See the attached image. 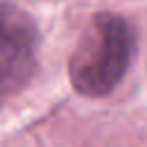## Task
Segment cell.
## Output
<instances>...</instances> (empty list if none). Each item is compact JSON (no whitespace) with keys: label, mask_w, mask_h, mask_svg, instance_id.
Instances as JSON below:
<instances>
[{"label":"cell","mask_w":147,"mask_h":147,"mask_svg":"<svg viewBox=\"0 0 147 147\" xmlns=\"http://www.w3.org/2000/svg\"><path fill=\"white\" fill-rule=\"evenodd\" d=\"M136 48V28L124 16L96 11L69 57L71 87L87 99L108 96L133 64Z\"/></svg>","instance_id":"1"},{"label":"cell","mask_w":147,"mask_h":147,"mask_svg":"<svg viewBox=\"0 0 147 147\" xmlns=\"http://www.w3.org/2000/svg\"><path fill=\"white\" fill-rule=\"evenodd\" d=\"M39 69V28L9 0H0V106L21 94Z\"/></svg>","instance_id":"2"}]
</instances>
